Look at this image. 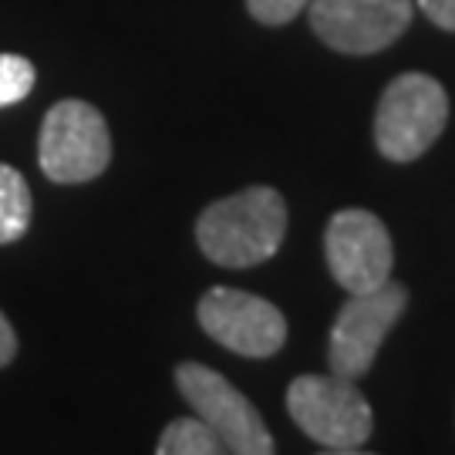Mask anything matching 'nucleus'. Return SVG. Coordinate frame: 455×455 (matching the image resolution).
I'll list each match as a JSON object with an SVG mask.
<instances>
[{"mask_svg":"<svg viewBox=\"0 0 455 455\" xmlns=\"http://www.w3.org/2000/svg\"><path fill=\"white\" fill-rule=\"evenodd\" d=\"M31 189L14 165L0 163V246L17 243L31 227Z\"/></svg>","mask_w":455,"mask_h":455,"instance_id":"9d476101","label":"nucleus"},{"mask_svg":"<svg viewBox=\"0 0 455 455\" xmlns=\"http://www.w3.org/2000/svg\"><path fill=\"white\" fill-rule=\"evenodd\" d=\"M199 327L216 344L240 358H274L287 341L283 314L257 293L236 287H212L196 307Z\"/></svg>","mask_w":455,"mask_h":455,"instance_id":"0eeeda50","label":"nucleus"},{"mask_svg":"<svg viewBox=\"0 0 455 455\" xmlns=\"http://www.w3.org/2000/svg\"><path fill=\"white\" fill-rule=\"evenodd\" d=\"M419 7L425 11V17L442 28V31H455V0H419Z\"/></svg>","mask_w":455,"mask_h":455,"instance_id":"4468645a","label":"nucleus"},{"mask_svg":"<svg viewBox=\"0 0 455 455\" xmlns=\"http://www.w3.org/2000/svg\"><path fill=\"white\" fill-rule=\"evenodd\" d=\"M17 358V334L11 321L4 317V310H0V368H7L11 361Z\"/></svg>","mask_w":455,"mask_h":455,"instance_id":"2eb2a0df","label":"nucleus"},{"mask_svg":"<svg viewBox=\"0 0 455 455\" xmlns=\"http://www.w3.org/2000/svg\"><path fill=\"white\" fill-rule=\"evenodd\" d=\"M287 233V203L270 186L216 199L196 220V243L206 260L227 270H243L270 260Z\"/></svg>","mask_w":455,"mask_h":455,"instance_id":"f257e3e1","label":"nucleus"},{"mask_svg":"<svg viewBox=\"0 0 455 455\" xmlns=\"http://www.w3.org/2000/svg\"><path fill=\"white\" fill-rule=\"evenodd\" d=\"M37 71L24 54H0V108H11L31 95Z\"/></svg>","mask_w":455,"mask_h":455,"instance_id":"f8f14e48","label":"nucleus"},{"mask_svg":"<svg viewBox=\"0 0 455 455\" xmlns=\"http://www.w3.org/2000/svg\"><path fill=\"white\" fill-rule=\"evenodd\" d=\"M408 291L402 283H391V280H385L374 291L347 293V300L338 310L334 327H331V344H327L331 371L351 378V381L371 371L374 358H378L395 321L402 317Z\"/></svg>","mask_w":455,"mask_h":455,"instance_id":"423d86ee","label":"nucleus"},{"mask_svg":"<svg viewBox=\"0 0 455 455\" xmlns=\"http://www.w3.org/2000/svg\"><path fill=\"white\" fill-rule=\"evenodd\" d=\"M307 4H310V0H246L250 14L257 17L260 24H270V28L293 20V17L300 14Z\"/></svg>","mask_w":455,"mask_h":455,"instance_id":"ddd939ff","label":"nucleus"},{"mask_svg":"<svg viewBox=\"0 0 455 455\" xmlns=\"http://www.w3.org/2000/svg\"><path fill=\"white\" fill-rule=\"evenodd\" d=\"M449 122V95L432 75L405 71L385 88L374 112V146L391 163H415Z\"/></svg>","mask_w":455,"mask_h":455,"instance_id":"7ed1b4c3","label":"nucleus"},{"mask_svg":"<svg viewBox=\"0 0 455 455\" xmlns=\"http://www.w3.org/2000/svg\"><path fill=\"white\" fill-rule=\"evenodd\" d=\"M112 163V135L95 105L65 98L51 105L41 122L37 165L51 182L75 186L101 176Z\"/></svg>","mask_w":455,"mask_h":455,"instance_id":"20e7f679","label":"nucleus"},{"mask_svg":"<svg viewBox=\"0 0 455 455\" xmlns=\"http://www.w3.org/2000/svg\"><path fill=\"white\" fill-rule=\"evenodd\" d=\"M287 411L300 432L331 452H361L371 435V405L341 374H300L287 388Z\"/></svg>","mask_w":455,"mask_h":455,"instance_id":"f03ea898","label":"nucleus"},{"mask_svg":"<svg viewBox=\"0 0 455 455\" xmlns=\"http://www.w3.org/2000/svg\"><path fill=\"white\" fill-rule=\"evenodd\" d=\"M180 395L189 402L196 415L212 428L223 452L236 455H270L274 439L263 425L260 411L240 388H233L220 371L199 361H182L176 368Z\"/></svg>","mask_w":455,"mask_h":455,"instance_id":"39448f33","label":"nucleus"},{"mask_svg":"<svg viewBox=\"0 0 455 455\" xmlns=\"http://www.w3.org/2000/svg\"><path fill=\"white\" fill-rule=\"evenodd\" d=\"M327 270L347 293L381 287L391 276L395 250L385 223L368 210H341L324 233Z\"/></svg>","mask_w":455,"mask_h":455,"instance_id":"1a4fd4ad","label":"nucleus"},{"mask_svg":"<svg viewBox=\"0 0 455 455\" xmlns=\"http://www.w3.org/2000/svg\"><path fill=\"white\" fill-rule=\"evenodd\" d=\"M411 14V0H314L310 28L341 54H374L408 31Z\"/></svg>","mask_w":455,"mask_h":455,"instance_id":"6e6552de","label":"nucleus"},{"mask_svg":"<svg viewBox=\"0 0 455 455\" xmlns=\"http://www.w3.org/2000/svg\"><path fill=\"white\" fill-rule=\"evenodd\" d=\"M156 452L159 455H220L223 445L212 435L210 425L196 415V419H176V422L165 425Z\"/></svg>","mask_w":455,"mask_h":455,"instance_id":"9b49d317","label":"nucleus"}]
</instances>
